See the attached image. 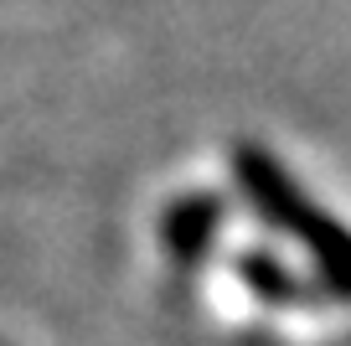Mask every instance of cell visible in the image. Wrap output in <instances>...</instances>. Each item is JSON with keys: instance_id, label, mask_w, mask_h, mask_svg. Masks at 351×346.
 Listing matches in <instances>:
<instances>
[{"instance_id": "cell-2", "label": "cell", "mask_w": 351, "mask_h": 346, "mask_svg": "<svg viewBox=\"0 0 351 346\" xmlns=\"http://www.w3.org/2000/svg\"><path fill=\"white\" fill-rule=\"evenodd\" d=\"M212 217H217V207H212L207 196H191V202L171 207V217H165V243H171L176 253H197L202 243H207V233H212Z\"/></svg>"}, {"instance_id": "cell-1", "label": "cell", "mask_w": 351, "mask_h": 346, "mask_svg": "<svg viewBox=\"0 0 351 346\" xmlns=\"http://www.w3.org/2000/svg\"><path fill=\"white\" fill-rule=\"evenodd\" d=\"M238 181L248 186V196H253L269 217H274L285 233L305 238L310 253H315V259L326 264L341 284H351V243H346V233H341V227H330L326 217H320L315 207L295 192V181H289V176L279 171L269 155H263V150H238Z\"/></svg>"}]
</instances>
